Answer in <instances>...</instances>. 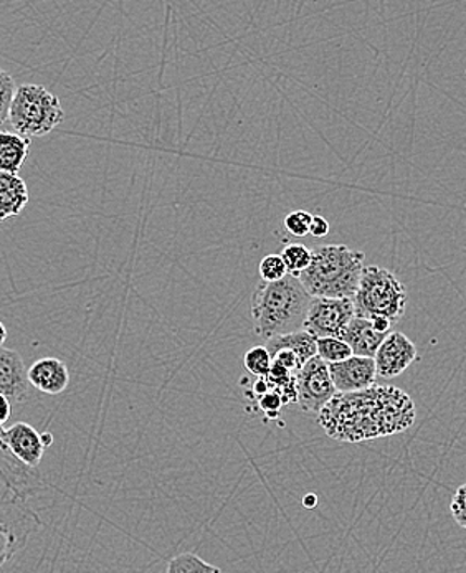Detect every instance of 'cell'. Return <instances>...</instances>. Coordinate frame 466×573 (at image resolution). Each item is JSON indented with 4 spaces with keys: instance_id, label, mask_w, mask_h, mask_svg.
Wrapping results in <instances>:
<instances>
[{
    "instance_id": "6da1fadb",
    "label": "cell",
    "mask_w": 466,
    "mask_h": 573,
    "mask_svg": "<svg viewBox=\"0 0 466 573\" xmlns=\"http://www.w3.org/2000/svg\"><path fill=\"white\" fill-rule=\"evenodd\" d=\"M417 410L412 398L392 385L336 394L318 413L329 438L342 443L373 442L398 435L414 425Z\"/></svg>"
},
{
    "instance_id": "7a4b0ae2",
    "label": "cell",
    "mask_w": 466,
    "mask_h": 573,
    "mask_svg": "<svg viewBox=\"0 0 466 573\" xmlns=\"http://www.w3.org/2000/svg\"><path fill=\"white\" fill-rule=\"evenodd\" d=\"M311 294L300 278L288 273L278 281L260 280L252 294L255 332L263 341L304 329Z\"/></svg>"
},
{
    "instance_id": "3957f363",
    "label": "cell",
    "mask_w": 466,
    "mask_h": 573,
    "mask_svg": "<svg viewBox=\"0 0 466 573\" xmlns=\"http://www.w3.org/2000/svg\"><path fill=\"white\" fill-rule=\"evenodd\" d=\"M364 256L345 245L319 246L300 275L301 283L313 297H353L363 277Z\"/></svg>"
},
{
    "instance_id": "277c9868",
    "label": "cell",
    "mask_w": 466,
    "mask_h": 573,
    "mask_svg": "<svg viewBox=\"0 0 466 573\" xmlns=\"http://www.w3.org/2000/svg\"><path fill=\"white\" fill-rule=\"evenodd\" d=\"M356 315L363 318H386L398 324L405 315L407 291L392 271L380 266H364L360 286L353 296Z\"/></svg>"
},
{
    "instance_id": "5b68a950",
    "label": "cell",
    "mask_w": 466,
    "mask_h": 573,
    "mask_svg": "<svg viewBox=\"0 0 466 573\" xmlns=\"http://www.w3.org/2000/svg\"><path fill=\"white\" fill-rule=\"evenodd\" d=\"M65 119L59 98L40 85H21L9 113L12 129L24 138L50 135Z\"/></svg>"
},
{
    "instance_id": "8992f818",
    "label": "cell",
    "mask_w": 466,
    "mask_h": 573,
    "mask_svg": "<svg viewBox=\"0 0 466 573\" xmlns=\"http://www.w3.org/2000/svg\"><path fill=\"white\" fill-rule=\"evenodd\" d=\"M354 316L356 304L353 297H311L304 329L316 338H341Z\"/></svg>"
},
{
    "instance_id": "52a82bcc",
    "label": "cell",
    "mask_w": 466,
    "mask_h": 573,
    "mask_svg": "<svg viewBox=\"0 0 466 573\" xmlns=\"http://www.w3.org/2000/svg\"><path fill=\"white\" fill-rule=\"evenodd\" d=\"M297 404L306 413L318 415L326 404L338 394L328 364L319 356L311 357L297 377Z\"/></svg>"
},
{
    "instance_id": "ba28073f",
    "label": "cell",
    "mask_w": 466,
    "mask_h": 573,
    "mask_svg": "<svg viewBox=\"0 0 466 573\" xmlns=\"http://www.w3.org/2000/svg\"><path fill=\"white\" fill-rule=\"evenodd\" d=\"M418 359V351L414 342L402 332H389L377 349V377L395 379Z\"/></svg>"
},
{
    "instance_id": "9c48e42d",
    "label": "cell",
    "mask_w": 466,
    "mask_h": 573,
    "mask_svg": "<svg viewBox=\"0 0 466 573\" xmlns=\"http://www.w3.org/2000/svg\"><path fill=\"white\" fill-rule=\"evenodd\" d=\"M329 373L339 394L363 391L376 384L377 369L374 357L351 356L341 362L328 364Z\"/></svg>"
},
{
    "instance_id": "30bf717a",
    "label": "cell",
    "mask_w": 466,
    "mask_h": 573,
    "mask_svg": "<svg viewBox=\"0 0 466 573\" xmlns=\"http://www.w3.org/2000/svg\"><path fill=\"white\" fill-rule=\"evenodd\" d=\"M0 438L25 467L38 468L42 463L47 446L43 445L42 435H38L37 430L28 423L18 422L9 429L0 426Z\"/></svg>"
},
{
    "instance_id": "8fae6325",
    "label": "cell",
    "mask_w": 466,
    "mask_h": 573,
    "mask_svg": "<svg viewBox=\"0 0 466 573\" xmlns=\"http://www.w3.org/2000/svg\"><path fill=\"white\" fill-rule=\"evenodd\" d=\"M27 369L24 359L17 351L0 346V394L11 402H25L28 397Z\"/></svg>"
},
{
    "instance_id": "7c38bea8",
    "label": "cell",
    "mask_w": 466,
    "mask_h": 573,
    "mask_svg": "<svg viewBox=\"0 0 466 573\" xmlns=\"http://www.w3.org/2000/svg\"><path fill=\"white\" fill-rule=\"evenodd\" d=\"M28 382L32 387L43 394L59 395L70 385V370L63 360L55 357L38 359L27 369Z\"/></svg>"
},
{
    "instance_id": "4fadbf2b",
    "label": "cell",
    "mask_w": 466,
    "mask_h": 573,
    "mask_svg": "<svg viewBox=\"0 0 466 573\" xmlns=\"http://www.w3.org/2000/svg\"><path fill=\"white\" fill-rule=\"evenodd\" d=\"M0 480L8 481L9 484L21 491L27 498H30L32 493L37 487L42 486V480H40V474L37 473V468H28L21 463L9 451L2 438H0Z\"/></svg>"
},
{
    "instance_id": "5bb4252c",
    "label": "cell",
    "mask_w": 466,
    "mask_h": 573,
    "mask_svg": "<svg viewBox=\"0 0 466 573\" xmlns=\"http://www.w3.org/2000/svg\"><path fill=\"white\" fill-rule=\"evenodd\" d=\"M386 335L374 328L370 319L356 315L345 326L341 339L348 342L349 347L353 349L354 356L374 357Z\"/></svg>"
},
{
    "instance_id": "9a60e30c",
    "label": "cell",
    "mask_w": 466,
    "mask_h": 573,
    "mask_svg": "<svg viewBox=\"0 0 466 573\" xmlns=\"http://www.w3.org/2000/svg\"><path fill=\"white\" fill-rule=\"evenodd\" d=\"M28 187L18 174L0 170V221L18 217L28 204Z\"/></svg>"
},
{
    "instance_id": "2e32d148",
    "label": "cell",
    "mask_w": 466,
    "mask_h": 573,
    "mask_svg": "<svg viewBox=\"0 0 466 573\" xmlns=\"http://www.w3.org/2000/svg\"><path fill=\"white\" fill-rule=\"evenodd\" d=\"M266 349L274 356L277 351L291 349L301 362L306 364L311 357L318 356V338L307 332L306 329L288 332V334L277 335L266 341Z\"/></svg>"
},
{
    "instance_id": "e0dca14e",
    "label": "cell",
    "mask_w": 466,
    "mask_h": 573,
    "mask_svg": "<svg viewBox=\"0 0 466 573\" xmlns=\"http://www.w3.org/2000/svg\"><path fill=\"white\" fill-rule=\"evenodd\" d=\"M30 149V139L18 132L0 131V170L18 174Z\"/></svg>"
},
{
    "instance_id": "ac0fdd59",
    "label": "cell",
    "mask_w": 466,
    "mask_h": 573,
    "mask_svg": "<svg viewBox=\"0 0 466 573\" xmlns=\"http://www.w3.org/2000/svg\"><path fill=\"white\" fill-rule=\"evenodd\" d=\"M297 377L298 373L291 372L287 367L275 362L274 366H272L268 375H266L269 389L281 395L285 405L297 404Z\"/></svg>"
},
{
    "instance_id": "d6986e66",
    "label": "cell",
    "mask_w": 466,
    "mask_h": 573,
    "mask_svg": "<svg viewBox=\"0 0 466 573\" xmlns=\"http://www.w3.org/2000/svg\"><path fill=\"white\" fill-rule=\"evenodd\" d=\"M28 499L24 494L18 493L12 484L5 480H0V519L12 518L28 511Z\"/></svg>"
},
{
    "instance_id": "ffe728a7",
    "label": "cell",
    "mask_w": 466,
    "mask_h": 573,
    "mask_svg": "<svg viewBox=\"0 0 466 573\" xmlns=\"http://www.w3.org/2000/svg\"><path fill=\"white\" fill-rule=\"evenodd\" d=\"M280 255L284 256L288 273L298 278L306 270L307 266H310L311 258H313V252L307 246L300 245V243L285 246Z\"/></svg>"
},
{
    "instance_id": "44dd1931",
    "label": "cell",
    "mask_w": 466,
    "mask_h": 573,
    "mask_svg": "<svg viewBox=\"0 0 466 573\" xmlns=\"http://www.w3.org/2000/svg\"><path fill=\"white\" fill-rule=\"evenodd\" d=\"M318 356L326 364L341 362L353 356V349L341 338H318Z\"/></svg>"
},
{
    "instance_id": "7402d4cb",
    "label": "cell",
    "mask_w": 466,
    "mask_h": 573,
    "mask_svg": "<svg viewBox=\"0 0 466 573\" xmlns=\"http://www.w3.org/2000/svg\"><path fill=\"white\" fill-rule=\"evenodd\" d=\"M167 572L169 573H186V572H221V569L211 563L202 560L201 557L196 553H180V556L171 559L169 565H167Z\"/></svg>"
},
{
    "instance_id": "603a6c76",
    "label": "cell",
    "mask_w": 466,
    "mask_h": 573,
    "mask_svg": "<svg viewBox=\"0 0 466 573\" xmlns=\"http://www.w3.org/2000/svg\"><path fill=\"white\" fill-rule=\"evenodd\" d=\"M243 366L252 375L266 377L274 366V357L266 346H255L243 357Z\"/></svg>"
},
{
    "instance_id": "cb8c5ba5",
    "label": "cell",
    "mask_w": 466,
    "mask_h": 573,
    "mask_svg": "<svg viewBox=\"0 0 466 573\" xmlns=\"http://www.w3.org/2000/svg\"><path fill=\"white\" fill-rule=\"evenodd\" d=\"M15 90H17V85H15L14 78L5 69H0V128L9 122Z\"/></svg>"
},
{
    "instance_id": "d4e9b609",
    "label": "cell",
    "mask_w": 466,
    "mask_h": 573,
    "mask_svg": "<svg viewBox=\"0 0 466 573\" xmlns=\"http://www.w3.org/2000/svg\"><path fill=\"white\" fill-rule=\"evenodd\" d=\"M260 280L265 281H278L281 278L287 277L288 270L287 265H285L284 256L277 255H266L265 258L260 262L259 266Z\"/></svg>"
},
{
    "instance_id": "484cf974",
    "label": "cell",
    "mask_w": 466,
    "mask_h": 573,
    "mask_svg": "<svg viewBox=\"0 0 466 573\" xmlns=\"http://www.w3.org/2000/svg\"><path fill=\"white\" fill-rule=\"evenodd\" d=\"M311 217L313 215L307 214L304 211L291 212L285 217V230H287L290 235L298 237V239H303L310 233Z\"/></svg>"
},
{
    "instance_id": "4316f807",
    "label": "cell",
    "mask_w": 466,
    "mask_h": 573,
    "mask_svg": "<svg viewBox=\"0 0 466 573\" xmlns=\"http://www.w3.org/2000/svg\"><path fill=\"white\" fill-rule=\"evenodd\" d=\"M450 514L459 527L466 529V481L453 494L452 502H450Z\"/></svg>"
},
{
    "instance_id": "83f0119b",
    "label": "cell",
    "mask_w": 466,
    "mask_h": 573,
    "mask_svg": "<svg viewBox=\"0 0 466 573\" xmlns=\"http://www.w3.org/2000/svg\"><path fill=\"white\" fill-rule=\"evenodd\" d=\"M256 402H259L260 410L268 415L269 418L277 417L281 408L285 407L281 395L278 392L272 391V389L266 394H263L262 397L256 398Z\"/></svg>"
},
{
    "instance_id": "f1b7e54d",
    "label": "cell",
    "mask_w": 466,
    "mask_h": 573,
    "mask_svg": "<svg viewBox=\"0 0 466 573\" xmlns=\"http://www.w3.org/2000/svg\"><path fill=\"white\" fill-rule=\"evenodd\" d=\"M272 357H274L275 364H280V366L287 367L288 370H291V372L294 373L300 372L301 367L304 366V364L301 362L300 357H298L291 349L277 351Z\"/></svg>"
},
{
    "instance_id": "f546056e",
    "label": "cell",
    "mask_w": 466,
    "mask_h": 573,
    "mask_svg": "<svg viewBox=\"0 0 466 573\" xmlns=\"http://www.w3.org/2000/svg\"><path fill=\"white\" fill-rule=\"evenodd\" d=\"M329 230H331V225L325 217H322V215H313L311 217L310 235L323 239V237L328 235Z\"/></svg>"
},
{
    "instance_id": "4dcf8cb0",
    "label": "cell",
    "mask_w": 466,
    "mask_h": 573,
    "mask_svg": "<svg viewBox=\"0 0 466 573\" xmlns=\"http://www.w3.org/2000/svg\"><path fill=\"white\" fill-rule=\"evenodd\" d=\"M11 418V400L5 395L0 394V426H4Z\"/></svg>"
},
{
    "instance_id": "1f68e13d",
    "label": "cell",
    "mask_w": 466,
    "mask_h": 573,
    "mask_svg": "<svg viewBox=\"0 0 466 573\" xmlns=\"http://www.w3.org/2000/svg\"><path fill=\"white\" fill-rule=\"evenodd\" d=\"M269 391L268 380L266 377H256V382L253 384V395L256 398L262 397L263 394Z\"/></svg>"
},
{
    "instance_id": "d6a6232c",
    "label": "cell",
    "mask_w": 466,
    "mask_h": 573,
    "mask_svg": "<svg viewBox=\"0 0 466 573\" xmlns=\"http://www.w3.org/2000/svg\"><path fill=\"white\" fill-rule=\"evenodd\" d=\"M318 505V496L316 494L310 493L306 498L303 499V506L306 509H315Z\"/></svg>"
},
{
    "instance_id": "836d02e7",
    "label": "cell",
    "mask_w": 466,
    "mask_h": 573,
    "mask_svg": "<svg viewBox=\"0 0 466 573\" xmlns=\"http://www.w3.org/2000/svg\"><path fill=\"white\" fill-rule=\"evenodd\" d=\"M5 339H8V329L4 322H0V346H4Z\"/></svg>"
},
{
    "instance_id": "e575fe53",
    "label": "cell",
    "mask_w": 466,
    "mask_h": 573,
    "mask_svg": "<svg viewBox=\"0 0 466 573\" xmlns=\"http://www.w3.org/2000/svg\"><path fill=\"white\" fill-rule=\"evenodd\" d=\"M42 442H43V445H46L47 448H49V446L52 445V443H53L52 433H43Z\"/></svg>"
}]
</instances>
